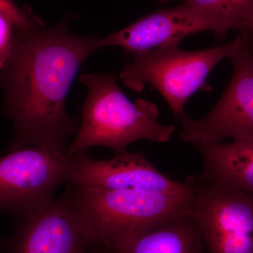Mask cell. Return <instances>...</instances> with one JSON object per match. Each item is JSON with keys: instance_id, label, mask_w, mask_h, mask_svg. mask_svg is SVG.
<instances>
[{"instance_id": "1", "label": "cell", "mask_w": 253, "mask_h": 253, "mask_svg": "<svg viewBox=\"0 0 253 253\" xmlns=\"http://www.w3.org/2000/svg\"><path fill=\"white\" fill-rule=\"evenodd\" d=\"M42 26L15 28L11 57L1 72V109L15 131L7 152L32 145L66 151L81 126L66 112L68 91L82 64L102 49L101 38L73 34L66 21Z\"/></svg>"}, {"instance_id": "2", "label": "cell", "mask_w": 253, "mask_h": 253, "mask_svg": "<svg viewBox=\"0 0 253 253\" xmlns=\"http://www.w3.org/2000/svg\"><path fill=\"white\" fill-rule=\"evenodd\" d=\"M66 194L76 208L91 244L109 249L160 224L190 214L194 199L192 185L191 191L186 193L71 185Z\"/></svg>"}, {"instance_id": "3", "label": "cell", "mask_w": 253, "mask_h": 253, "mask_svg": "<svg viewBox=\"0 0 253 253\" xmlns=\"http://www.w3.org/2000/svg\"><path fill=\"white\" fill-rule=\"evenodd\" d=\"M80 80L88 94L81 109L82 121L74 140L66 153L73 156L92 146H104L115 154L141 139L167 143L175 126L158 121V106L148 100L128 99L118 85L113 73L83 74Z\"/></svg>"}, {"instance_id": "4", "label": "cell", "mask_w": 253, "mask_h": 253, "mask_svg": "<svg viewBox=\"0 0 253 253\" xmlns=\"http://www.w3.org/2000/svg\"><path fill=\"white\" fill-rule=\"evenodd\" d=\"M241 30L234 41L225 45L200 51H186L179 45L160 46L131 52L120 77L126 87L141 92L146 84L159 91L176 119L186 114L184 106L189 98L201 89H208L206 79L221 60L229 57L242 45Z\"/></svg>"}, {"instance_id": "5", "label": "cell", "mask_w": 253, "mask_h": 253, "mask_svg": "<svg viewBox=\"0 0 253 253\" xmlns=\"http://www.w3.org/2000/svg\"><path fill=\"white\" fill-rule=\"evenodd\" d=\"M76 159L77 154L35 145L0 157V211L24 218L49 206L56 189L71 181Z\"/></svg>"}, {"instance_id": "6", "label": "cell", "mask_w": 253, "mask_h": 253, "mask_svg": "<svg viewBox=\"0 0 253 253\" xmlns=\"http://www.w3.org/2000/svg\"><path fill=\"white\" fill-rule=\"evenodd\" d=\"M194 190L190 215L208 253H253V195L187 178Z\"/></svg>"}, {"instance_id": "7", "label": "cell", "mask_w": 253, "mask_h": 253, "mask_svg": "<svg viewBox=\"0 0 253 253\" xmlns=\"http://www.w3.org/2000/svg\"><path fill=\"white\" fill-rule=\"evenodd\" d=\"M244 31L242 45L229 58L232 63L230 83L217 104L199 120L188 115L179 119V137L192 145H211L229 137L233 141L253 138V56Z\"/></svg>"}, {"instance_id": "8", "label": "cell", "mask_w": 253, "mask_h": 253, "mask_svg": "<svg viewBox=\"0 0 253 253\" xmlns=\"http://www.w3.org/2000/svg\"><path fill=\"white\" fill-rule=\"evenodd\" d=\"M1 246L6 253H89L93 247L66 194L33 215L16 218L14 233Z\"/></svg>"}, {"instance_id": "9", "label": "cell", "mask_w": 253, "mask_h": 253, "mask_svg": "<svg viewBox=\"0 0 253 253\" xmlns=\"http://www.w3.org/2000/svg\"><path fill=\"white\" fill-rule=\"evenodd\" d=\"M70 185L89 189H136L169 193L191 191L188 179L174 180L148 161L142 151H123L107 160L78 153Z\"/></svg>"}, {"instance_id": "10", "label": "cell", "mask_w": 253, "mask_h": 253, "mask_svg": "<svg viewBox=\"0 0 253 253\" xmlns=\"http://www.w3.org/2000/svg\"><path fill=\"white\" fill-rule=\"evenodd\" d=\"M231 31L225 23L186 4L157 10L130 26L101 38V48L118 46L128 52L179 45L186 37L212 31L219 38Z\"/></svg>"}, {"instance_id": "11", "label": "cell", "mask_w": 253, "mask_h": 253, "mask_svg": "<svg viewBox=\"0 0 253 253\" xmlns=\"http://www.w3.org/2000/svg\"><path fill=\"white\" fill-rule=\"evenodd\" d=\"M194 147L203 161L198 179L253 195V138Z\"/></svg>"}, {"instance_id": "12", "label": "cell", "mask_w": 253, "mask_h": 253, "mask_svg": "<svg viewBox=\"0 0 253 253\" xmlns=\"http://www.w3.org/2000/svg\"><path fill=\"white\" fill-rule=\"evenodd\" d=\"M110 250L112 253H206L199 226L190 214L121 241Z\"/></svg>"}, {"instance_id": "13", "label": "cell", "mask_w": 253, "mask_h": 253, "mask_svg": "<svg viewBox=\"0 0 253 253\" xmlns=\"http://www.w3.org/2000/svg\"><path fill=\"white\" fill-rule=\"evenodd\" d=\"M167 4L175 0H158ZM217 18L231 30L241 29L243 21L253 12V0H180Z\"/></svg>"}, {"instance_id": "14", "label": "cell", "mask_w": 253, "mask_h": 253, "mask_svg": "<svg viewBox=\"0 0 253 253\" xmlns=\"http://www.w3.org/2000/svg\"><path fill=\"white\" fill-rule=\"evenodd\" d=\"M14 30L11 20L0 11V72L4 71L11 57Z\"/></svg>"}, {"instance_id": "15", "label": "cell", "mask_w": 253, "mask_h": 253, "mask_svg": "<svg viewBox=\"0 0 253 253\" xmlns=\"http://www.w3.org/2000/svg\"><path fill=\"white\" fill-rule=\"evenodd\" d=\"M0 11L6 15L18 29H30L42 26L41 22L23 12L12 0H0Z\"/></svg>"}, {"instance_id": "16", "label": "cell", "mask_w": 253, "mask_h": 253, "mask_svg": "<svg viewBox=\"0 0 253 253\" xmlns=\"http://www.w3.org/2000/svg\"><path fill=\"white\" fill-rule=\"evenodd\" d=\"M246 29L253 34V12L245 18L241 23V29ZM240 29V30H241Z\"/></svg>"}, {"instance_id": "17", "label": "cell", "mask_w": 253, "mask_h": 253, "mask_svg": "<svg viewBox=\"0 0 253 253\" xmlns=\"http://www.w3.org/2000/svg\"><path fill=\"white\" fill-rule=\"evenodd\" d=\"M89 253H112L111 250L104 246H95L91 248Z\"/></svg>"}, {"instance_id": "18", "label": "cell", "mask_w": 253, "mask_h": 253, "mask_svg": "<svg viewBox=\"0 0 253 253\" xmlns=\"http://www.w3.org/2000/svg\"><path fill=\"white\" fill-rule=\"evenodd\" d=\"M246 31H247V30H246ZM247 43L248 46H249L250 51H251V54H252L253 56V34H252V33H250V32L248 31Z\"/></svg>"}, {"instance_id": "19", "label": "cell", "mask_w": 253, "mask_h": 253, "mask_svg": "<svg viewBox=\"0 0 253 253\" xmlns=\"http://www.w3.org/2000/svg\"><path fill=\"white\" fill-rule=\"evenodd\" d=\"M2 84V76H1V73L0 72V86H1Z\"/></svg>"}, {"instance_id": "20", "label": "cell", "mask_w": 253, "mask_h": 253, "mask_svg": "<svg viewBox=\"0 0 253 253\" xmlns=\"http://www.w3.org/2000/svg\"><path fill=\"white\" fill-rule=\"evenodd\" d=\"M1 249V242H0V250Z\"/></svg>"}]
</instances>
